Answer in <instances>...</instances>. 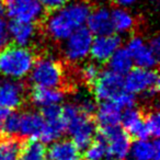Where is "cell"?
Here are the masks:
<instances>
[{"mask_svg":"<svg viewBox=\"0 0 160 160\" xmlns=\"http://www.w3.org/2000/svg\"><path fill=\"white\" fill-rule=\"evenodd\" d=\"M96 5L97 2L93 0H77L45 19L42 23L43 33L52 49L55 48L57 51L62 41L66 40L75 30L82 27Z\"/></svg>","mask_w":160,"mask_h":160,"instance_id":"obj_1","label":"cell"},{"mask_svg":"<svg viewBox=\"0 0 160 160\" xmlns=\"http://www.w3.org/2000/svg\"><path fill=\"white\" fill-rule=\"evenodd\" d=\"M27 80L31 87L56 88L70 96L76 92L69 82L64 62L52 53L43 54L35 60Z\"/></svg>","mask_w":160,"mask_h":160,"instance_id":"obj_2","label":"cell"},{"mask_svg":"<svg viewBox=\"0 0 160 160\" xmlns=\"http://www.w3.org/2000/svg\"><path fill=\"white\" fill-rule=\"evenodd\" d=\"M38 54L32 48L10 42L0 51V75L11 79H21L30 73Z\"/></svg>","mask_w":160,"mask_h":160,"instance_id":"obj_3","label":"cell"},{"mask_svg":"<svg viewBox=\"0 0 160 160\" xmlns=\"http://www.w3.org/2000/svg\"><path fill=\"white\" fill-rule=\"evenodd\" d=\"M65 44L57 48L60 59L70 65H77L86 60L92 43V33L86 27H80L68 36Z\"/></svg>","mask_w":160,"mask_h":160,"instance_id":"obj_4","label":"cell"},{"mask_svg":"<svg viewBox=\"0 0 160 160\" xmlns=\"http://www.w3.org/2000/svg\"><path fill=\"white\" fill-rule=\"evenodd\" d=\"M125 90L133 94H144V98L152 101L159 92L158 69H146L134 67L124 79Z\"/></svg>","mask_w":160,"mask_h":160,"instance_id":"obj_5","label":"cell"},{"mask_svg":"<svg viewBox=\"0 0 160 160\" xmlns=\"http://www.w3.org/2000/svg\"><path fill=\"white\" fill-rule=\"evenodd\" d=\"M31 86L28 80H6L0 83V107L12 111L33 108L30 104L29 94Z\"/></svg>","mask_w":160,"mask_h":160,"instance_id":"obj_6","label":"cell"},{"mask_svg":"<svg viewBox=\"0 0 160 160\" xmlns=\"http://www.w3.org/2000/svg\"><path fill=\"white\" fill-rule=\"evenodd\" d=\"M125 90L124 78L112 70H102L92 88V94L98 103L118 98Z\"/></svg>","mask_w":160,"mask_h":160,"instance_id":"obj_7","label":"cell"},{"mask_svg":"<svg viewBox=\"0 0 160 160\" xmlns=\"http://www.w3.org/2000/svg\"><path fill=\"white\" fill-rule=\"evenodd\" d=\"M6 14L12 20L43 23L47 18L40 0H5Z\"/></svg>","mask_w":160,"mask_h":160,"instance_id":"obj_8","label":"cell"},{"mask_svg":"<svg viewBox=\"0 0 160 160\" xmlns=\"http://www.w3.org/2000/svg\"><path fill=\"white\" fill-rule=\"evenodd\" d=\"M98 131L104 136L108 144V156H111L118 160H125L131 148L132 139L122 126H109L100 128Z\"/></svg>","mask_w":160,"mask_h":160,"instance_id":"obj_9","label":"cell"},{"mask_svg":"<svg viewBox=\"0 0 160 160\" xmlns=\"http://www.w3.org/2000/svg\"><path fill=\"white\" fill-rule=\"evenodd\" d=\"M126 49L137 67L146 69L157 68L159 58L151 52L148 44L145 43L142 33L132 34Z\"/></svg>","mask_w":160,"mask_h":160,"instance_id":"obj_10","label":"cell"},{"mask_svg":"<svg viewBox=\"0 0 160 160\" xmlns=\"http://www.w3.org/2000/svg\"><path fill=\"white\" fill-rule=\"evenodd\" d=\"M122 44V38L118 34H110V35L97 36L92 40L90 47V56L91 59L98 62L101 66H107L108 62L114 54V52Z\"/></svg>","mask_w":160,"mask_h":160,"instance_id":"obj_11","label":"cell"},{"mask_svg":"<svg viewBox=\"0 0 160 160\" xmlns=\"http://www.w3.org/2000/svg\"><path fill=\"white\" fill-rule=\"evenodd\" d=\"M121 124L132 140H145L149 137L139 108L134 107L125 110L121 115Z\"/></svg>","mask_w":160,"mask_h":160,"instance_id":"obj_12","label":"cell"},{"mask_svg":"<svg viewBox=\"0 0 160 160\" xmlns=\"http://www.w3.org/2000/svg\"><path fill=\"white\" fill-rule=\"evenodd\" d=\"M45 127V120L38 110L29 108L21 111L20 118V136L25 138L40 139Z\"/></svg>","mask_w":160,"mask_h":160,"instance_id":"obj_13","label":"cell"},{"mask_svg":"<svg viewBox=\"0 0 160 160\" xmlns=\"http://www.w3.org/2000/svg\"><path fill=\"white\" fill-rule=\"evenodd\" d=\"M88 30L97 36L110 35L114 33L113 24L111 21V12L105 7L97 3L92 8L87 18Z\"/></svg>","mask_w":160,"mask_h":160,"instance_id":"obj_14","label":"cell"},{"mask_svg":"<svg viewBox=\"0 0 160 160\" xmlns=\"http://www.w3.org/2000/svg\"><path fill=\"white\" fill-rule=\"evenodd\" d=\"M111 21L114 31L129 32L131 34L142 33V19L139 17H133L128 11L116 7L111 12Z\"/></svg>","mask_w":160,"mask_h":160,"instance_id":"obj_15","label":"cell"},{"mask_svg":"<svg viewBox=\"0 0 160 160\" xmlns=\"http://www.w3.org/2000/svg\"><path fill=\"white\" fill-rule=\"evenodd\" d=\"M48 160H82V152L79 150L72 139L56 140L46 149Z\"/></svg>","mask_w":160,"mask_h":160,"instance_id":"obj_16","label":"cell"},{"mask_svg":"<svg viewBox=\"0 0 160 160\" xmlns=\"http://www.w3.org/2000/svg\"><path fill=\"white\" fill-rule=\"evenodd\" d=\"M67 93L56 88H43V87H31L29 94L30 104L32 107H46V105L56 104L60 102Z\"/></svg>","mask_w":160,"mask_h":160,"instance_id":"obj_17","label":"cell"},{"mask_svg":"<svg viewBox=\"0 0 160 160\" xmlns=\"http://www.w3.org/2000/svg\"><path fill=\"white\" fill-rule=\"evenodd\" d=\"M121 115H122V110L113 100L101 102L98 104L96 113L97 125L100 128L120 125Z\"/></svg>","mask_w":160,"mask_h":160,"instance_id":"obj_18","label":"cell"},{"mask_svg":"<svg viewBox=\"0 0 160 160\" xmlns=\"http://www.w3.org/2000/svg\"><path fill=\"white\" fill-rule=\"evenodd\" d=\"M160 144L158 138L153 142L135 140L131 149V157L133 160H159Z\"/></svg>","mask_w":160,"mask_h":160,"instance_id":"obj_19","label":"cell"},{"mask_svg":"<svg viewBox=\"0 0 160 160\" xmlns=\"http://www.w3.org/2000/svg\"><path fill=\"white\" fill-rule=\"evenodd\" d=\"M25 139L20 135L8 136L0 133V160H19Z\"/></svg>","mask_w":160,"mask_h":160,"instance_id":"obj_20","label":"cell"},{"mask_svg":"<svg viewBox=\"0 0 160 160\" xmlns=\"http://www.w3.org/2000/svg\"><path fill=\"white\" fill-rule=\"evenodd\" d=\"M46 146L35 138H27L23 142L19 160H45Z\"/></svg>","mask_w":160,"mask_h":160,"instance_id":"obj_21","label":"cell"},{"mask_svg":"<svg viewBox=\"0 0 160 160\" xmlns=\"http://www.w3.org/2000/svg\"><path fill=\"white\" fill-rule=\"evenodd\" d=\"M107 65L110 67V70L123 76L133 68V59L126 48H118Z\"/></svg>","mask_w":160,"mask_h":160,"instance_id":"obj_22","label":"cell"},{"mask_svg":"<svg viewBox=\"0 0 160 160\" xmlns=\"http://www.w3.org/2000/svg\"><path fill=\"white\" fill-rule=\"evenodd\" d=\"M108 155V144L104 136L97 129L91 144L82 152V160H102Z\"/></svg>","mask_w":160,"mask_h":160,"instance_id":"obj_23","label":"cell"},{"mask_svg":"<svg viewBox=\"0 0 160 160\" xmlns=\"http://www.w3.org/2000/svg\"><path fill=\"white\" fill-rule=\"evenodd\" d=\"M69 1L70 0H40L41 5H42L47 17L51 16L54 12L58 11V10L62 9L64 7H66Z\"/></svg>","mask_w":160,"mask_h":160,"instance_id":"obj_24","label":"cell"},{"mask_svg":"<svg viewBox=\"0 0 160 160\" xmlns=\"http://www.w3.org/2000/svg\"><path fill=\"white\" fill-rule=\"evenodd\" d=\"M10 35L8 31V23L5 18H0V51L10 43Z\"/></svg>","mask_w":160,"mask_h":160,"instance_id":"obj_25","label":"cell"},{"mask_svg":"<svg viewBox=\"0 0 160 160\" xmlns=\"http://www.w3.org/2000/svg\"><path fill=\"white\" fill-rule=\"evenodd\" d=\"M147 44H148L149 48L151 49V52H152V53L155 54L158 58H159V55H160V40H159V36L156 34V35L149 38L148 43H147Z\"/></svg>","mask_w":160,"mask_h":160,"instance_id":"obj_26","label":"cell"},{"mask_svg":"<svg viewBox=\"0 0 160 160\" xmlns=\"http://www.w3.org/2000/svg\"><path fill=\"white\" fill-rule=\"evenodd\" d=\"M111 1V6L113 7H125V6H129L133 2H135L136 0H110Z\"/></svg>","mask_w":160,"mask_h":160,"instance_id":"obj_27","label":"cell"},{"mask_svg":"<svg viewBox=\"0 0 160 160\" xmlns=\"http://www.w3.org/2000/svg\"><path fill=\"white\" fill-rule=\"evenodd\" d=\"M11 111L12 110H9V109H7V108L0 107V125L2 124V122L7 118V116L9 115Z\"/></svg>","mask_w":160,"mask_h":160,"instance_id":"obj_28","label":"cell"},{"mask_svg":"<svg viewBox=\"0 0 160 160\" xmlns=\"http://www.w3.org/2000/svg\"><path fill=\"white\" fill-rule=\"evenodd\" d=\"M5 16H6L5 0H0V18H5Z\"/></svg>","mask_w":160,"mask_h":160,"instance_id":"obj_29","label":"cell"},{"mask_svg":"<svg viewBox=\"0 0 160 160\" xmlns=\"http://www.w3.org/2000/svg\"><path fill=\"white\" fill-rule=\"evenodd\" d=\"M102 160H118V159H116V158L111 157V156H108L107 158H104V159H102Z\"/></svg>","mask_w":160,"mask_h":160,"instance_id":"obj_30","label":"cell"},{"mask_svg":"<svg viewBox=\"0 0 160 160\" xmlns=\"http://www.w3.org/2000/svg\"><path fill=\"white\" fill-rule=\"evenodd\" d=\"M0 133H1V127H0Z\"/></svg>","mask_w":160,"mask_h":160,"instance_id":"obj_31","label":"cell"},{"mask_svg":"<svg viewBox=\"0 0 160 160\" xmlns=\"http://www.w3.org/2000/svg\"><path fill=\"white\" fill-rule=\"evenodd\" d=\"M152 1H157V0H152Z\"/></svg>","mask_w":160,"mask_h":160,"instance_id":"obj_32","label":"cell"}]
</instances>
